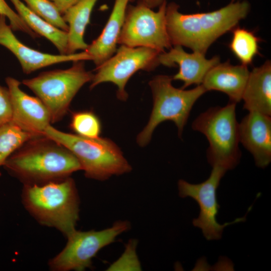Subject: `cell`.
<instances>
[{"mask_svg": "<svg viewBox=\"0 0 271 271\" xmlns=\"http://www.w3.org/2000/svg\"><path fill=\"white\" fill-rule=\"evenodd\" d=\"M174 2L167 4L166 18L172 45L189 48L204 54L219 37L236 27L249 13L250 5L245 1L234 2L218 10L185 14Z\"/></svg>", "mask_w": 271, "mask_h": 271, "instance_id": "1", "label": "cell"}, {"mask_svg": "<svg viewBox=\"0 0 271 271\" xmlns=\"http://www.w3.org/2000/svg\"><path fill=\"white\" fill-rule=\"evenodd\" d=\"M24 185H43L82 170L74 155L46 136L34 137L15 151L3 165Z\"/></svg>", "mask_w": 271, "mask_h": 271, "instance_id": "2", "label": "cell"}, {"mask_svg": "<svg viewBox=\"0 0 271 271\" xmlns=\"http://www.w3.org/2000/svg\"><path fill=\"white\" fill-rule=\"evenodd\" d=\"M22 201L42 225L55 228L66 237L76 230L80 199L71 177L43 185H24Z\"/></svg>", "mask_w": 271, "mask_h": 271, "instance_id": "3", "label": "cell"}, {"mask_svg": "<svg viewBox=\"0 0 271 271\" xmlns=\"http://www.w3.org/2000/svg\"><path fill=\"white\" fill-rule=\"evenodd\" d=\"M44 134L64 146L78 160L86 177L104 181L129 172L131 167L117 146L103 138H90L66 133L50 124Z\"/></svg>", "mask_w": 271, "mask_h": 271, "instance_id": "4", "label": "cell"}, {"mask_svg": "<svg viewBox=\"0 0 271 271\" xmlns=\"http://www.w3.org/2000/svg\"><path fill=\"white\" fill-rule=\"evenodd\" d=\"M236 103L229 101L224 107H211L193 122L192 129L202 133L209 142L208 163L227 171L239 163V123L236 118Z\"/></svg>", "mask_w": 271, "mask_h": 271, "instance_id": "5", "label": "cell"}, {"mask_svg": "<svg viewBox=\"0 0 271 271\" xmlns=\"http://www.w3.org/2000/svg\"><path fill=\"white\" fill-rule=\"evenodd\" d=\"M172 80L170 76L158 75L149 83L153 107L147 124L137 138L141 147L149 143L154 129L166 120L174 122L181 137L194 104L206 92L202 84L190 90L177 88L173 86Z\"/></svg>", "mask_w": 271, "mask_h": 271, "instance_id": "6", "label": "cell"}, {"mask_svg": "<svg viewBox=\"0 0 271 271\" xmlns=\"http://www.w3.org/2000/svg\"><path fill=\"white\" fill-rule=\"evenodd\" d=\"M73 62L68 69L43 72L22 81L46 106L51 123L62 119L76 93L93 78L94 74L85 69L84 61Z\"/></svg>", "mask_w": 271, "mask_h": 271, "instance_id": "7", "label": "cell"}, {"mask_svg": "<svg viewBox=\"0 0 271 271\" xmlns=\"http://www.w3.org/2000/svg\"><path fill=\"white\" fill-rule=\"evenodd\" d=\"M130 227L127 221H117L112 226L96 231L76 229L68 235L65 246L48 262L53 271L84 270L92 265L98 251L115 241L116 237Z\"/></svg>", "mask_w": 271, "mask_h": 271, "instance_id": "8", "label": "cell"}, {"mask_svg": "<svg viewBox=\"0 0 271 271\" xmlns=\"http://www.w3.org/2000/svg\"><path fill=\"white\" fill-rule=\"evenodd\" d=\"M167 2L157 11L139 2L128 5L118 44L130 47H147L160 52L172 47L166 26Z\"/></svg>", "mask_w": 271, "mask_h": 271, "instance_id": "9", "label": "cell"}, {"mask_svg": "<svg viewBox=\"0 0 271 271\" xmlns=\"http://www.w3.org/2000/svg\"><path fill=\"white\" fill-rule=\"evenodd\" d=\"M161 52L147 47H130L120 45L115 53L96 67L90 89L104 82H111L117 87L118 99L125 101L128 94L125 85L130 78L139 70L152 71L159 64Z\"/></svg>", "mask_w": 271, "mask_h": 271, "instance_id": "10", "label": "cell"}, {"mask_svg": "<svg viewBox=\"0 0 271 271\" xmlns=\"http://www.w3.org/2000/svg\"><path fill=\"white\" fill-rule=\"evenodd\" d=\"M226 172L222 168L214 167H212L209 178L202 183L191 184L182 179L178 183L180 197L192 198L198 203L199 214L193 220L192 223L194 226L201 229L204 237L208 240L220 239L225 227L245 220L246 215L223 224L217 222L216 217L219 205L217 190Z\"/></svg>", "mask_w": 271, "mask_h": 271, "instance_id": "11", "label": "cell"}, {"mask_svg": "<svg viewBox=\"0 0 271 271\" xmlns=\"http://www.w3.org/2000/svg\"><path fill=\"white\" fill-rule=\"evenodd\" d=\"M12 106L11 121L22 130L35 137L45 136L44 131L51 124L50 112L41 100L24 92L21 82L16 79L6 78Z\"/></svg>", "mask_w": 271, "mask_h": 271, "instance_id": "12", "label": "cell"}, {"mask_svg": "<svg viewBox=\"0 0 271 271\" xmlns=\"http://www.w3.org/2000/svg\"><path fill=\"white\" fill-rule=\"evenodd\" d=\"M0 15V45L9 50L19 60L23 72L28 74L48 66L68 61L91 60L85 51L72 54L53 55L32 49L20 42Z\"/></svg>", "mask_w": 271, "mask_h": 271, "instance_id": "13", "label": "cell"}, {"mask_svg": "<svg viewBox=\"0 0 271 271\" xmlns=\"http://www.w3.org/2000/svg\"><path fill=\"white\" fill-rule=\"evenodd\" d=\"M205 54L193 51L187 53L181 46L175 45L168 52H161L158 57L159 64L167 67L179 66V71L172 77L173 80L183 82L182 89L192 84H202L207 73L218 64L220 59L214 56L208 59Z\"/></svg>", "mask_w": 271, "mask_h": 271, "instance_id": "14", "label": "cell"}, {"mask_svg": "<svg viewBox=\"0 0 271 271\" xmlns=\"http://www.w3.org/2000/svg\"><path fill=\"white\" fill-rule=\"evenodd\" d=\"M239 142L253 156L261 168L271 161L270 116L249 112L239 123Z\"/></svg>", "mask_w": 271, "mask_h": 271, "instance_id": "15", "label": "cell"}, {"mask_svg": "<svg viewBox=\"0 0 271 271\" xmlns=\"http://www.w3.org/2000/svg\"><path fill=\"white\" fill-rule=\"evenodd\" d=\"M249 73L246 65L219 62L209 70L201 84L206 91L222 92L229 97V101L237 103L242 99Z\"/></svg>", "mask_w": 271, "mask_h": 271, "instance_id": "16", "label": "cell"}, {"mask_svg": "<svg viewBox=\"0 0 271 271\" xmlns=\"http://www.w3.org/2000/svg\"><path fill=\"white\" fill-rule=\"evenodd\" d=\"M130 0H115L108 19L99 36L85 51L91 56L96 67L116 52L125 13Z\"/></svg>", "mask_w": 271, "mask_h": 271, "instance_id": "17", "label": "cell"}, {"mask_svg": "<svg viewBox=\"0 0 271 271\" xmlns=\"http://www.w3.org/2000/svg\"><path fill=\"white\" fill-rule=\"evenodd\" d=\"M242 99L243 108L249 112H257L271 115V63L265 61L261 66L254 68L249 75Z\"/></svg>", "mask_w": 271, "mask_h": 271, "instance_id": "18", "label": "cell"}, {"mask_svg": "<svg viewBox=\"0 0 271 271\" xmlns=\"http://www.w3.org/2000/svg\"><path fill=\"white\" fill-rule=\"evenodd\" d=\"M98 1L80 0L62 15L68 26L67 54L75 53L79 50L85 51L88 47L84 40V32Z\"/></svg>", "mask_w": 271, "mask_h": 271, "instance_id": "19", "label": "cell"}, {"mask_svg": "<svg viewBox=\"0 0 271 271\" xmlns=\"http://www.w3.org/2000/svg\"><path fill=\"white\" fill-rule=\"evenodd\" d=\"M11 1L18 15L32 31L52 43L60 54H67V32L56 27L36 15L20 0Z\"/></svg>", "mask_w": 271, "mask_h": 271, "instance_id": "20", "label": "cell"}, {"mask_svg": "<svg viewBox=\"0 0 271 271\" xmlns=\"http://www.w3.org/2000/svg\"><path fill=\"white\" fill-rule=\"evenodd\" d=\"M232 36L229 48L242 65L250 64L259 53V38L249 30L239 27L232 29Z\"/></svg>", "mask_w": 271, "mask_h": 271, "instance_id": "21", "label": "cell"}, {"mask_svg": "<svg viewBox=\"0 0 271 271\" xmlns=\"http://www.w3.org/2000/svg\"><path fill=\"white\" fill-rule=\"evenodd\" d=\"M36 137L12 121L0 127V166L24 143Z\"/></svg>", "mask_w": 271, "mask_h": 271, "instance_id": "22", "label": "cell"}, {"mask_svg": "<svg viewBox=\"0 0 271 271\" xmlns=\"http://www.w3.org/2000/svg\"><path fill=\"white\" fill-rule=\"evenodd\" d=\"M69 126L76 134L86 138H98L101 131L100 120L92 111L73 112Z\"/></svg>", "mask_w": 271, "mask_h": 271, "instance_id": "23", "label": "cell"}, {"mask_svg": "<svg viewBox=\"0 0 271 271\" xmlns=\"http://www.w3.org/2000/svg\"><path fill=\"white\" fill-rule=\"evenodd\" d=\"M36 15L56 27L67 32L68 26L55 5L49 0H24Z\"/></svg>", "mask_w": 271, "mask_h": 271, "instance_id": "24", "label": "cell"}, {"mask_svg": "<svg viewBox=\"0 0 271 271\" xmlns=\"http://www.w3.org/2000/svg\"><path fill=\"white\" fill-rule=\"evenodd\" d=\"M0 15L8 19L13 31L23 32L34 39L40 37L28 26L18 14L10 7L5 0H0Z\"/></svg>", "mask_w": 271, "mask_h": 271, "instance_id": "25", "label": "cell"}, {"mask_svg": "<svg viewBox=\"0 0 271 271\" xmlns=\"http://www.w3.org/2000/svg\"><path fill=\"white\" fill-rule=\"evenodd\" d=\"M12 117V106L8 87L0 85V127L10 121Z\"/></svg>", "mask_w": 271, "mask_h": 271, "instance_id": "26", "label": "cell"}, {"mask_svg": "<svg viewBox=\"0 0 271 271\" xmlns=\"http://www.w3.org/2000/svg\"><path fill=\"white\" fill-rule=\"evenodd\" d=\"M56 7L62 15L69 8L74 5L80 0H49Z\"/></svg>", "mask_w": 271, "mask_h": 271, "instance_id": "27", "label": "cell"}, {"mask_svg": "<svg viewBox=\"0 0 271 271\" xmlns=\"http://www.w3.org/2000/svg\"><path fill=\"white\" fill-rule=\"evenodd\" d=\"M135 1V0H130ZM147 6V7L153 9L156 8H159L164 3L167 2V0H138Z\"/></svg>", "mask_w": 271, "mask_h": 271, "instance_id": "28", "label": "cell"}]
</instances>
